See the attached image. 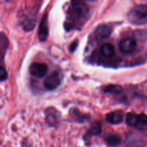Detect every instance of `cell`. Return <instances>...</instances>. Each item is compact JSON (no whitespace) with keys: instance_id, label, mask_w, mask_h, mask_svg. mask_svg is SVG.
<instances>
[{"instance_id":"obj_19","label":"cell","mask_w":147,"mask_h":147,"mask_svg":"<svg viewBox=\"0 0 147 147\" xmlns=\"http://www.w3.org/2000/svg\"><path fill=\"white\" fill-rule=\"evenodd\" d=\"M7 78V72L4 67L0 65V81H4Z\"/></svg>"},{"instance_id":"obj_12","label":"cell","mask_w":147,"mask_h":147,"mask_svg":"<svg viewBox=\"0 0 147 147\" xmlns=\"http://www.w3.org/2000/svg\"><path fill=\"white\" fill-rule=\"evenodd\" d=\"M105 142L110 147H116L121 144V138L116 134H109L105 137Z\"/></svg>"},{"instance_id":"obj_18","label":"cell","mask_w":147,"mask_h":147,"mask_svg":"<svg viewBox=\"0 0 147 147\" xmlns=\"http://www.w3.org/2000/svg\"><path fill=\"white\" fill-rule=\"evenodd\" d=\"M72 111H73V114L78 118V121L81 122L84 121V120H86V116H84V114H80V112L76 110V109H73Z\"/></svg>"},{"instance_id":"obj_9","label":"cell","mask_w":147,"mask_h":147,"mask_svg":"<svg viewBox=\"0 0 147 147\" xmlns=\"http://www.w3.org/2000/svg\"><path fill=\"white\" fill-rule=\"evenodd\" d=\"M60 119V113L56 109L50 108L46 111V121L50 126H55Z\"/></svg>"},{"instance_id":"obj_11","label":"cell","mask_w":147,"mask_h":147,"mask_svg":"<svg viewBox=\"0 0 147 147\" xmlns=\"http://www.w3.org/2000/svg\"><path fill=\"white\" fill-rule=\"evenodd\" d=\"M112 32V28L108 24H100L96 28V37L100 39H106L110 37Z\"/></svg>"},{"instance_id":"obj_21","label":"cell","mask_w":147,"mask_h":147,"mask_svg":"<svg viewBox=\"0 0 147 147\" xmlns=\"http://www.w3.org/2000/svg\"><path fill=\"white\" fill-rule=\"evenodd\" d=\"M22 147H32L31 146V144H30V143H29L27 141H24V142H22Z\"/></svg>"},{"instance_id":"obj_2","label":"cell","mask_w":147,"mask_h":147,"mask_svg":"<svg viewBox=\"0 0 147 147\" xmlns=\"http://www.w3.org/2000/svg\"><path fill=\"white\" fill-rule=\"evenodd\" d=\"M128 20L135 25H142L147 23V6L140 4L135 6L128 14Z\"/></svg>"},{"instance_id":"obj_7","label":"cell","mask_w":147,"mask_h":147,"mask_svg":"<svg viewBox=\"0 0 147 147\" xmlns=\"http://www.w3.org/2000/svg\"><path fill=\"white\" fill-rule=\"evenodd\" d=\"M49 33V25H48V15L47 13H45L43 15L42 19L40 22V27H39L38 37L41 42L45 41L48 36Z\"/></svg>"},{"instance_id":"obj_17","label":"cell","mask_w":147,"mask_h":147,"mask_svg":"<svg viewBox=\"0 0 147 147\" xmlns=\"http://www.w3.org/2000/svg\"><path fill=\"white\" fill-rule=\"evenodd\" d=\"M8 47V40L4 33H0V53H5Z\"/></svg>"},{"instance_id":"obj_6","label":"cell","mask_w":147,"mask_h":147,"mask_svg":"<svg viewBox=\"0 0 147 147\" xmlns=\"http://www.w3.org/2000/svg\"><path fill=\"white\" fill-rule=\"evenodd\" d=\"M48 70V67L44 63H34L30 66V73L32 76L37 78H42L45 76Z\"/></svg>"},{"instance_id":"obj_3","label":"cell","mask_w":147,"mask_h":147,"mask_svg":"<svg viewBox=\"0 0 147 147\" xmlns=\"http://www.w3.org/2000/svg\"><path fill=\"white\" fill-rule=\"evenodd\" d=\"M126 123L142 131H147V116L143 113L138 115L134 113H129L126 116Z\"/></svg>"},{"instance_id":"obj_5","label":"cell","mask_w":147,"mask_h":147,"mask_svg":"<svg viewBox=\"0 0 147 147\" xmlns=\"http://www.w3.org/2000/svg\"><path fill=\"white\" fill-rule=\"evenodd\" d=\"M61 83V78L57 72H54L45 79L44 86L47 90H54L58 87Z\"/></svg>"},{"instance_id":"obj_16","label":"cell","mask_w":147,"mask_h":147,"mask_svg":"<svg viewBox=\"0 0 147 147\" xmlns=\"http://www.w3.org/2000/svg\"><path fill=\"white\" fill-rule=\"evenodd\" d=\"M88 134L90 136H97L101 132V124L100 122H95L88 130Z\"/></svg>"},{"instance_id":"obj_20","label":"cell","mask_w":147,"mask_h":147,"mask_svg":"<svg viewBox=\"0 0 147 147\" xmlns=\"http://www.w3.org/2000/svg\"><path fill=\"white\" fill-rule=\"evenodd\" d=\"M77 45H78V42H75L72 43V45H70V51H74L75 50H76V48L77 47Z\"/></svg>"},{"instance_id":"obj_10","label":"cell","mask_w":147,"mask_h":147,"mask_svg":"<svg viewBox=\"0 0 147 147\" xmlns=\"http://www.w3.org/2000/svg\"><path fill=\"white\" fill-rule=\"evenodd\" d=\"M126 143L129 147H143L144 145L143 139L134 134H131L126 137Z\"/></svg>"},{"instance_id":"obj_14","label":"cell","mask_w":147,"mask_h":147,"mask_svg":"<svg viewBox=\"0 0 147 147\" xmlns=\"http://www.w3.org/2000/svg\"><path fill=\"white\" fill-rule=\"evenodd\" d=\"M100 52L103 56L106 57H111L114 55L115 49L113 45L110 43H104L100 47Z\"/></svg>"},{"instance_id":"obj_15","label":"cell","mask_w":147,"mask_h":147,"mask_svg":"<svg viewBox=\"0 0 147 147\" xmlns=\"http://www.w3.org/2000/svg\"><path fill=\"white\" fill-rule=\"evenodd\" d=\"M103 90L104 93H111V94H119L122 92L123 88L121 86L118 85H109L103 88Z\"/></svg>"},{"instance_id":"obj_1","label":"cell","mask_w":147,"mask_h":147,"mask_svg":"<svg viewBox=\"0 0 147 147\" xmlns=\"http://www.w3.org/2000/svg\"><path fill=\"white\" fill-rule=\"evenodd\" d=\"M70 17L77 24H83L88 19L89 7L81 1H73L70 8Z\"/></svg>"},{"instance_id":"obj_13","label":"cell","mask_w":147,"mask_h":147,"mask_svg":"<svg viewBox=\"0 0 147 147\" xmlns=\"http://www.w3.org/2000/svg\"><path fill=\"white\" fill-rule=\"evenodd\" d=\"M22 27L25 31L30 32L34 29L36 24V17L34 16H27V17H24L22 23Z\"/></svg>"},{"instance_id":"obj_4","label":"cell","mask_w":147,"mask_h":147,"mask_svg":"<svg viewBox=\"0 0 147 147\" xmlns=\"http://www.w3.org/2000/svg\"><path fill=\"white\" fill-rule=\"evenodd\" d=\"M137 43L132 37H126L122 39L119 42V49L123 53H131L136 49Z\"/></svg>"},{"instance_id":"obj_8","label":"cell","mask_w":147,"mask_h":147,"mask_svg":"<svg viewBox=\"0 0 147 147\" xmlns=\"http://www.w3.org/2000/svg\"><path fill=\"white\" fill-rule=\"evenodd\" d=\"M123 119V113L120 111L109 113L106 116V120L111 124H119L121 123Z\"/></svg>"}]
</instances>
